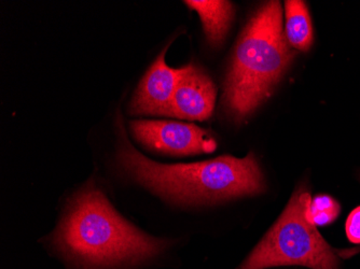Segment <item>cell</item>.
I'll use <instances>...</instances> for the list:
<instances>
[{
    "label": "cell",
    "mask_w": 360,
    "mask_h": 269,
    "mask_svg": "<svg viewBox=\"0 0 360 269\" xmlns=\"http://www.w3.org/2000/svg\"><path fill=\"white\" fill-rule=\"evenodd\" d=\"M52 244L78 269H116L155 258L167 242L129 223L89 184L70 198Z\"/></svg>",
    "instance_id": "cell-1"
},
{
    "label": "cell",
    "mask_w": 360,
    "mask_h": 269,
    "mask_svg": "<svg viewBox=\"0 0 360 269\" xmlns=\"http://www.w3.org/2000/svg\"><path fill=\"white\" fill-rule=\"evenodd\" d=\"M118 159L123 169L162 197L186 204L217 203L264 191V175L252 153L244 159L165 165L151 161L124 141Z\"/></svg>",
    "instance_id": "cell-2"
},
{
    "label": "cell",
    "mask_w": 360,
    "mask_h": 269,
    "mask_svg": "<svg viewBox=\"0 0 360 269\" xmlns=\"http://www.w3.org/2000/svg\"><path fill=\"white\" fill-rule=\"evenodd\" d=\"M295 56L283 28L280 1L261 6L240 34L226 74L228 114L238 122L252 114L270 96Z\"/></svg>",
    "instance_id": "cell-3"
},
{
    "label": "cell",
    "mask_w": 360,
    "mask_h": 269,
    "mask_svg": "<svg viewBox=\"0 0 360 269\" xmlns=\"http://www.w3.org/2000/svg\"><path fill=\"white\" fill-rule=\"evenodd\" d=\"M311 195L299 187L280 218L238 269L300 265L339 269L337 252L321 237L309 214Z\"/></svg>",
    "instance_id": "cell-4"
},
{
    "label": "cell",
    "mask_w": 360,
    "mask_h": 269,
    "mask_svg": "<svg viewBox=\"0 0 360 269\" xmlns=\"http://www.w3.org/2000/svg\"><path fill=\"white\" fill-rule=\"evenodd\" d=\"M131 129L139 143L167 155L212 153L217 147L207 131L193 124L171 121H132Z\"/></svg>",
    "instance_id": "cell-5"
},
{
    "label": "cell",
    "mask_w": 360,
    "mask_h": 269,
    "mask_svg": "<svg viewBox=\"0 0 360 269\" xmlns=\"http://www.w3.org/2000/svg\"><path fill=\"white\" fill-rule=\"evenodd\" d=\"M216 93L215 84L201 67L192 63L186 65L179 68L169 117L207 120L215 106Z\"/></svg>",
    "instance_id": "cell-6"
},
{
    "label": "cell",
    "mask_w": 360,
    "mask_h": 269,
    "mask_svg": "<svg viewBox=\"0 0 360 269\" xmlns=\"http://www.w3.org/2000/svg\"><path fill=\"white\" fill-rule=\"evenodd\" d=\"M158 56L139 84L134 98L129 104L132 115H167L174 92L177 86L179 70H174L165 63V52Z\"/></svg>",
    "instance_id": "cell-7"
},
{
    "label": "cell",
    "mask_w": 360,
    "mask_h": 269,
    "mask_svg": "<svg viewBox=\"0 0 360 269\" xmlns=\"http://www.w3.org/2000/svg\"><path fill=\"white\" fill-rule=\"evenodd\" d=\"M185 4L199 13L208 42L214 46H220L233 19V5L218 0H189Z\"/></svg>",
    "instance_id": "cell-8"
},
{
    "label": "cell",
    "mask_w": 360,
    "mask_h": 269,
    "mask_svg": "<svg viewBox=\"0 0 360 269\" xmlns=\"http://www.w3.org/2000/svg\"><path fill=\"white\" fill-rule=\"evenodd\" d=\"M286 15L287 41L292 48L307 51L313 42V27L309 10L304 1L287 0L285 1Z\"/></svg>",
    "instance_id": "cell-9"
},
{
    "label": "cell",
    "mask_w": 360,
    "mask_h": 269,
    "mask_svg": "<svg viewBox=\"0 0 360 269\" xmlns=\"http://www.w3.org/2000/svg\"><path fill=\"white\" fill-rule=\"evenodd\" d=\"M340 214L339 204L330 196H316L309 205V214L315 225L323 226L335 221Z\"/></svg>",
    "instance_id": "cell-10"
},
{
    "label": "cell",
    "mask_w": 360,
    "mask_h": 269,
    "mask_svg": "<svg viewBox=\"0 0 360 269\" xmlns=\"http://www.w3.org/2000/svg\"><path fill=\"white\" fill-rule=\"evenodd\" d=\"M347 234L349 242L360 244V207L349 214L347 221Z\"/></svg>",
    "instance_id": "cell-11"
}]
</instances>
